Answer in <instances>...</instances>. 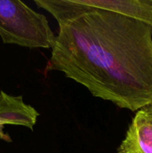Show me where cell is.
Returning a JSON list of instances; mask_svg holds the SVG:
<instances>
[{
  "mask_svg": "<svg viewBox=\"0 0 152 153\" xmlns=\"http://www.w3.org/2000/svg\"><path fill=\"white\" fill-rule=\"evenodd\" d=\"M34 3L59 25L46 71L62 72L121 108L152 102V26L75 0Z\"/></svg>",
  "mask_w": 152,
  "mask_h": 153,
  "instance_id": "1",
  "label": "cell"
},
{
  "mask_svg": "<svg viewBox=\"0 0 152 153\" xmlns=\"http://www.w3.org/2000/svg\"><path fill=\"white\" fill-rule=\"evenodd\" d=\"M0 37L3 43L49 49L56 36L46 16L19 0H0Z\"/></svg>",
  "mask_w": 152,
  "mask_h": 153,
  "instance_id": "2",
  "label": "cell"
},
{
  "mask_svg": "<svg viewBox=\"0 0 152 153\" xmlns=\"http://www.w3.org/2000/svg\"><path fill=\"white\" fill-rule=\"evenodd\" d=\"M40 116L31 105L25 104L22 96H10L0 91V139L10 143L11 138L4 131L5 125L21 126L33 131Z\"/></svg>",
  "mask_w": 152,
  "mask_h": 153,
  "instance_id": "3",
  "label": "cell"
},
{
  "mask_svg": "<svg viewBox=\"0 0 152 153\" xmlns=\"http://www.w3.org/2000/svg\"><path fill=\"white\" fill-rule=\"evenodd\" d=\"M118 153H152V102L139 109Z\"/></svg>",
  "mask_w": 152,
  "mask_h": 153,
  "instance_id": "4",
  "label": "cell"
},
{
  "mask_svg": "<svg viewBox=\"0 0 152 153\" xmlns=\"http://www.w3.org/2000/svg\"><path fill=\"white\" fill-rule=\"evenodd\" d=\"M91 8L113 12L152 26V0H75Z\"/></svg>",
  "mask_w": 152,
  "mask_h": 153,
  "instance_id": "5",
  "label": "cell"
}]
</instances>
